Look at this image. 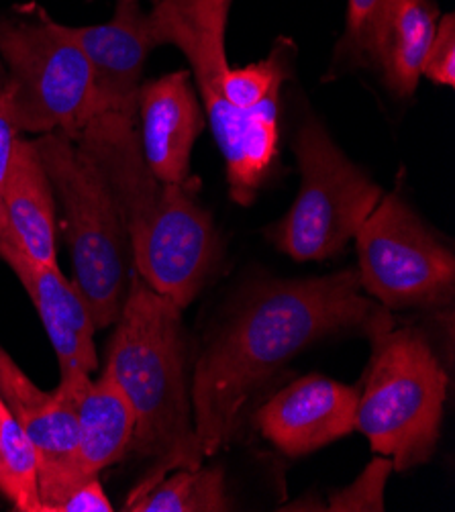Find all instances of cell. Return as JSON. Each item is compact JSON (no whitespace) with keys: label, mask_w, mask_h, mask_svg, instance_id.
<instances>
[{"label":"cell","mask_w":455,"mask_h":512,"mask_svg":"<svg viewBox=\"0 0 455 512\" xmlns=\"http://www.w3.org/2000/svg\"><path fill=\"white\" fill-rule=\"evenodd\" d=\"M394 327L358 270L272 282L249 294L202 347L192 374L194 429L205 457L227 447L243 408L294 355L343 333Z\"/></svg>","instance_id":"obj_1"},{"label":"cell","mask_w":455,"mask_h":512,"mask_svg":"<svg viewBox=\"0 0 455 512\" xmlns=\"http://www.w3.org/2000/svg\"><path fill=\"white\" fill-rule=\"evenodd\" d=\"M74 141L111 188L135 274L186 309L209 282L221 251L213 219L196 200L200 180H158L143 158L135 117L96 115Z\"/></svg>","instance_id":"obj_2"},{"label":"cell","mask_w":455,"mask_h":512,"mask_svg":"<svg viewBox=\"0 0 455 512\" xmlns=\"http://www.w3.org/2000/svg\"><path fill=\"white\" fill-rule=\"evenodd\" d=\"M103 370L121 386L133 408L131 451L151 462L129 498L143 494L174 470L202 466L205 453L194 429L182 309L151 290L135 272Z\"/></svg>","instance_id":"obj_3"},{"label":"cell","mask_w":455,"mask_h":512,"mask_svg":"<svg viewBox=\"0 0 455 512\" xmlns=\"http://www.w3.org/2000/svg\"><path fill=\"white\" fill-rule=\"evenodd\" d=\"M54 196L62 204L64 235L96 329L115 325L131 282V247L111 188L96 164L66 133L33 141Z\"/></svg>","instance_id":"obj_4"},{"label":"cell","mask_w":455,"mask_h":512,"mask_svg":"<svg viewBox=\"0 0 455 512\" xmlns=\"http://www.w3.org/2000/svg\"><path fill=\"white\" fill-rule=\"evenodd\" d=\"M374 353L356 411V431L374 453L390 457L394 472L427 464L435 453L447 374L429 341L411 329L370 335Z\"/></svg>","instance_id":"obj_5"},{"label":"cell","mask_w":455,"mask_h":512,"mask_svg":"<svg viewBox=\"0 0 455 512\" xmlns=\"http://www.w3.org/2000/svg\"><path fill=\"white\" fill-rule=\"evenodd\" d=\"M294 153L300 190L286 217L268 229V237L296 262H323L356 237L384 192L317 121L300 127Z\"/></svg>","instance_id":"obj_6"},{"label":"cell","mask_w":455,"mask_h":512,"mask_svg":"<svg viewBox=\"0 0 455 512\" xmlns=\"http://www.w3.org/2000/svg\"><path fill=\"white\" fill-rule=\"evenodd\" d=\"M0 56L9 68L5 107L19 133L74 139L94 117L92 70L64 25L41 13L39 23L0 27Z\"/></svg>","instance_id":"obj_7"},{"label":"cell","mask_w":455,"mask_h":512,"mask_svg":"<svg viewBox=\"0 0 455 512\" xmlns=\"http://www.w3.org/2000/svg\"><path fill=\"white\" fill-rule=\"evenodd\" d=\"M362 290L388 311L453 300L455 260L400 196H384L356 233Z\"/></svg>","instance_id":"obj_8"},{"label":"cell","mask_w":455,"mask_h":512,"mask_svg":"<svg viewBox=\"0 0 455 512\" xmlns=\"http://www.w3.org/2000/svg\"><path fill=\"white\" fill-rule=\"evenodd\" d=\"M0 258L15 272L37 309L58 355L62 380L94 374L98 370L96 325L76 282L68 280L60 266L33 260L9 225L0 227Z\"/></svg>","instance_id":"obj_9"},{"label":"cell","mask_w":455,"mask_h":512,"mask_svg":"<svg viewBox=\"0 0 455 512\" xmlns=\"http://www.w3.org/2000/svg\"><path fill=\"white\" fill-rule=\"evenodd\" d=\"M64 29L90 64L94 117L103 113L135 117L145 60L164 43L151 17L133 0H121L113 21L92 27L64 25Z\"/></svg>","instance_id":"obj_10"},{"label":"cell","mask_w":455,"mask_h":512,"mask_svg":"<svg viewBox=\"0 0 455 512\" xmlns=\"http://www.w3.org/2000/svg\"><path fill=\"white\" fill-rule=\"evenodd\" d=\"M358 400L356 386L311 374L274 394L256 427L284 455L300 457L356 431Z\"/></svg>","instance_id":"obj_11"},{"label":"cell","mask_w":455,"mask_h":512,"mask_svg":"<svg viewBox=\"0 0 455 512\" xmlns=\"http://www.w3.org/2000/svg\"><path fill=\"white\" fill-rule=\"evenodd\" d=\"M141 151L154 176L166 184L190 178V153L205 127V111L186 70L143 84L137 94Z\"/></svg>","instance_id":"obj_12"},{"label":"cell","mask_w":455,"mask_h":512,"mask_svg":"<svg viewBox=\"0 0 455 512\" xmlns=\"http://www.w3.org/2000/svg\"><path fill=\"white\" fill-rule=\"evenodd\" d=\"M90 380V376L62 380L54 392H45L37 402L15 415L37 449L41 512H54V508L86 480L80 470L76 404Z\"/></svg>","instance_id":"obj_13"},{"label":"cell","mask_w":455,"mask_h":512,"mask_svg":"<svg viewBox=\"0 0 455 512\" xmlns=\"http://www.w3.org/2000/svg\"><path fill=\"white\" fill-rule=\"evenodd\" d=\"M437 21L433 0H378L358 47L374 58L396 94L411 96L417 90Z\"/></svg>","instance_id":"obj_14"},{"label":"cell","mask_w":455,"mask_h":512,"mask_svg":"<svg viewBox=\"0 0 455 512\" xmlns=\"http://www.w3.org/2000/svg\"><path fill=\"white\" fill-rule=\"evenodd\" d=\"M11 231L33 260L58 266L56 196L33 141L17 139L3 190Z\"/></svg>","instance_id":"obj_15"},{"label":"cell","mask_w":455,"mask_h":512,"mask_svg":"<svg viewBox=\"0 0 455 512\" xmlns=\"http://www.w3.org/2000/svg\"><path fill=\"white\" fill-rule=\"evenodd\" d=\"M80 427V470L84 478L119 464L131 451L135 415L121 386L103 370L90 380L76 404Z\"/></svg>","instance_id":"obj_16"},{"label":"cell","mask_w":455,"mask_h":512,"mask_svg":"<svg viewBox=\"0 0 455 512\" xmlns=\"http://www.w3.org/2000/svg\"><path fill=\"white\" fill-rule=\"evenodd\" d=\"M131 512H223L231 510L225 474L219 466L174 470L135 498H127Z\"/></svg>","instance_id":"obj_17"},{"label":"cell","mask_w":455,"mask_h":512,"mask_svg":"<svg viewBox=\"0 0 455 512\" xmlns=\"http://www.w3.org/2000/svg\"><path fill=\"white\" fill-rule=\"evenodd\" d=\"M0 494L19 512L43 510L37 449L5 402L0 427Z\"/></svg>","instance_id":"obj_18"},{"label":"cell","mask_w":455,"mask_h":512,"mask_svg":"<svg viewBox=\"0 0 455 512\" xmlns=\"http://www.w3.org/2000/svg\"><path fill=\"white\" fill-rule=\"evenodd\" d=\"M392 472H394V462L390 457L380 455L372 459L356 482L335 492L329 498V510L331 512H382L384 490Z\"/></svg>","instance_id":"obj_19"},{"label":"cell","mask_w":455,"mask_h":512,"mask_svg":"<svg viewBox=\"0 0 455 512\" xmlns=\"http://www.w3.org/2000/svg\"><path fill=\"white\" fill-rule=\"evenodd\" d=\"M421 76L435 84L455 86V19L451 13L437 21L433 41L421 68Z\"/></svg>","instance_id":"obj_20"},{"label":"cell","mask_w":455,"mask_h":512,"mask_svg":"<svg viewBox=\"0 0 455 512\" xmlns=\"http://www.w3.org/2000/svg\"><path fill=\"white\" fill-rule=\"evenodd\" d=\"M160 7L198 29L225 35L229 0H162Z\"/></svg>","instance_id":"obj_21"},{"label":"cell","mask_w":455,"mask_h":512,"mask_svg":"<svg viewBox=\"0 0 455 512\" xmlns=\"http://www.w3.org/2000/svg\"><path fill=\"white\" fill-rule=\"evenodd\" d=\"M113 510L115 508L107 498L105 488L98 478L84 480L54 508V512H113Z\"/></svg>","instance_id":"obj_22"},{"label":"cell","mask_w":455,"mask_h":512,"mask_svg":"<svg viewBox=\"0 0 455 512\" xmlns=\"http://www.w3.org/2000/svg\"><path fill=\"white\" fill-rule=\"evenodd\" d=\"M3 82H5V76L0 78V223L7 221V215H5V209H3V190H5L9 168H11L15 143L19 139V131H17L15 123L11 121V117L7 113V107H5Z\"/></svg>","instance_id":"obj_23"},{"label":"cell","mask_w":455,"mask_h":512,"mask_svg":"<svg viewBox=\"0 0 455 512\" xmlns=\"http://www.w3.org/2000/svg\"><path fill=\"white\" fill-rule=\"evenodd\" d=\"M378 5V0H349V9H347V43L356 45L360 43V37L366 29L368 19L372 17L374 9Z\"/></svg>","instance_id":"obj_24"},{"label":"cell","mask_w":455,"mask_h":512,"mask_svg":"<svg viewBox=\"0 0 455 512\" xmlns=\"http://www.w3.org/2000/svg\"><path fill=\"white\" fill-rule=\"evenodd\" d=\"M25 372L11 360L7 351L0 347V394L7 392Z\"/></svg>","instance_id":"obj_25"},{"label":"cell","mask_w":455,"mask_h":512,"mask_svg":"<svg viewBox=\"0 0 455 512\" xmlns=\"http://www.w3.org/2000/svg\"><path fill=\"white\" fill-rule=\"evenodd\" d=\"M0 427H3V398H0Z\"/></svg>","instance_id":"obj_26"}]
</instances>
